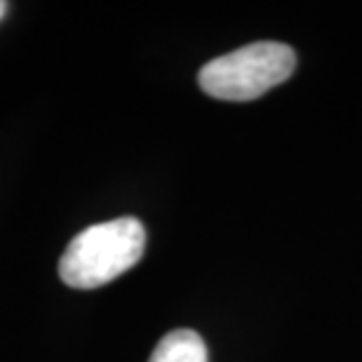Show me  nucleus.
I'll return each instance as SVG.
<instances>
[{"label":"nucleus","mask_w":362,"mask_h":362,"mask_svg":"<svg viewBox=\"0 0 362 362\" xmlns=\"http://www.w3.org/2000/svg\"><path fill=\"white\" fill-rule=\"evenodd\" d=\"M296 54L285 42H252L207 62L198 74L200 90L223 101H250L294 74Z\"/></svg>","instance_id":"obj_2"},{"label":"nucleus","mask_w":362,"mask_h":362,"mask_svg":"<svg viewBox=\"0 0 362 362\" xmlns=\"http://www.w3.org/2000/svg\"><path fill=\"white\" fill-rule=\"evenodd\" d=\"M5 14H7V3H5V0H0V19H3Z\"/></svg>","instance_id":"obj_4"},{"label":"nucleus","mask_w":362,"mask_h":362,"mask_svg":"<svg viewBox=\"0 0 362 362\" xmlns=\"http://www.w3.org/2000/svg\"><path fill=\"white\" fill-rule=\"evenodd\" d=\"M209 353L202 337L193 329H175L165 334L151 353L148 362H207Z\"/></svg>","instance_id":"obj_3"},{"label":"nucleus","mask_w":362,"mask_h":362,"mask_svg":"<svg viewBox=\"0 0 362 362\" xmlns=\"http://www.w3.org/2000/svg\"><path fill=\"white\" fill-rule=\"evenodd\" d=\"M146 230L134 216L94 223L81 230L59 259V275L69 287L94 289L120 278L139 262Z\"/></svg>","instance_id":"obj_1"}]
</instances>
